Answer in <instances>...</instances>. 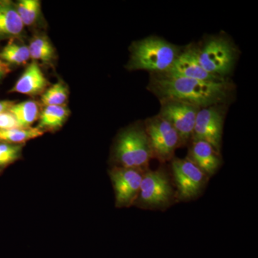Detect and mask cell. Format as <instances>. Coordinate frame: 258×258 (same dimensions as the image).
Masks as SVG:
<instances>
[{
  "mask_svg": "<svg viewBox=\"0 0 258 258\" xmlns=\"http://www.w3.org/2000/svg\"><path fill=\"white\" fill-rule=\"evenodd\" d=\"M167 76L174 77L185 78L203 81H215L225 79H219L205 71L200 64L194 47L188 48L180 52L171 69L164 73Z\"/></svg>",
  "mask_w": 258,
  "mask_h": 258,
  "instance_id": "cell-11",
  "label": "cell"
},
{
  "mask_svg": "<svg viewBox=\"0 0 258 258\" xmlns=\"http://www.w3.org/2000/svg\"><path fill=\"white\" fill-rule=\"evenodd\" d=\"M222 105L201 108L197 115L191 141L208 142L216 150H221L225 110Z\"/></svg>",
  "mask_w": 258,
  "mask_h": 258,
  "instance_id": "cell-9",
  "label": "cell"
},
{
  "mask_svg": "<svg viewBox=\"0 0 258 258\" xmlns=\"http://www.w3.org/2000/svg\"><path fill=\"white\" fill-rule=\"evenodd\" d=\"M152 158V147L144 126L132 125L118 134L113 149L114 166L146 172Z\"/></svg>",
  "mask_w": 258,
  "mask_h": 258,
  "instance_id": "cell-3",
  "label": "cell"
},
{
  "mask_svg": "<svg viewBox=\"0 0 258 258\" xmlns=\"http://www.w3.org/2000/svg\"><path fill=\"white\" fill-rule=\"evenodd\" d=\"M24 25L10 1H0V39L18 36L23 32Z\"/></svg>",
  "mask_w": 258,
  "mask_h": 258,
  "instance_id": "cell-14",
  "label": "cell"
},
{
  "mask_svg": "<svg viewBox=\"0 0 258 258\" xmlns=\"http://www.w3.org/2000/svg\"><path fill=\"white\" fill-rule=\"evenodd\" d=\"M149 88L160 100H179L203 108L227 101L232 94V84L226 79L203 81L152 74Z\"/></svg>",
  "mask_w": 258,
  "mask_h": 258,
  "instance_id": "cell-1",
  "label": "cell"
},
{
  "mask_svg": "<svg viewBox=\"0 0 258 258\" xmlns=\"http://www.w3.org/2000/svg\"><path fill=\"white\" fill-rule=\"evenodd\" d=\"M30 58L50 63L55 57V50L49 39L44 36L34 37L28 45Z\"/></svg>",
  "mask_w": 258,
  "mask_h": 258,
  "instance_id": "cell-18",
  "label": "cell"
},
{
  "mask_svg": "<svg viewBox=\"0 0 258 258\" xmlns=\"http://www.w3.org/2000/svg\"><path fill=\"white\" fill-rule=\"evenodd\" d=\"M130 51L128 70H143L152 74L167 72L181 52L176 45L154 36L134 42Z\"/></svg>",
  "mask_w": 258,
  "mask_h": 258,
  "instance_id": "cell-2",
  "label": "cell"
},
{
  "mask_svg": "<svg viewBox=\"0 0 258 258\" xmlns=\"http://www.w3.org/2000/svg\"><path fill=\"white\" fill-rule=\"evenodd\" d=\"M70 113L66 106H45L40 113L37 127L44 133L59 130L69 118Z\"/></svg>",
  "mask_w": 258,
  "mask_h": 258,
  "instance_id": "cell-15",
  "label": "cell"
},
{
  "mask_svg": "<svg viewBox=\"0 0 258 258\" xmlns=\"http://www.w3.org/2000/svg\"><path fill=\"white\" fill-rule=\"evenodd\" d=\"M15 7L24 26L33 25L41 13V4L39 0H20Z\"/></svg>",
  "mask_w": 258,
  "mask_h": 258,
  "instance_id": "cell-21",
  "label": "cell"
},
{
  "mask_svg": "<svg viewBox=\"0 0 258 258\" xmlns=\"http://www.w3.org/2000/svg\"><path fill=\"white\" fill-rule=\"evenodd\" d=\"M44 133L37 127L18 128L0 130V142L11 144H22L32 139L42 137Z\"/></svg>",
  "mask_w": 258,
  "mask_h": 258,
  "instance_id": "cell-17",
  "label": "cell"
},
{
  "mask_svg": "<svg viewBox=\"0 0 258 258\" xmlns=\"http://www.w3.org/2000/svg\"><path fill=\"white\" fill-rule=\"evenodd\" d=\"M23 145L0 142V170L13 164L22 157Z\"/></svg>",
  "mask_w": 258,
  "mask_h": 258,
  "instance_id": "cell-22",
  "label": "cell"
},
{
  "mask_svg": "<svg viewBox=\"0 0 258 258\" xmlns=\"http://www.w3.org/2000/svg\"><path fill=\"white\" fill-rule=\"evenodd\" d=\"M15 103V101H0V113L9 111L10 108Z\"/></svg>",
  "mask_w": 258,
  "mask_h": 258,
  "instance_id": "cell-25",
  "label": "cell"
},
{
  "mask_svg": "<svg viewBox=\"0 0 258 258\" xmlns=\"http://www.w3.org/2000/svg\"><path fill=\"white\" fill-rule=\"evenodd\" d=\"M12 113L18 122L19 127L30 128L40 117V105L35 101H27L15 103L10 108Z\"/></svg>",
  "mask_w": 258,
  "mask_h": 258,
  "instance_id": "cell-16",
  "label": "cell"
},
{
  "mask_svg": "<svg viewBox=\"0 0 258 258\" xmlns=\"http://www.w3.org/2000/svg\"><path fill=\"white\" fill-rule=\"evenodd\" d=\"M49 85V81L36 61L29 64L10 92L18 93L29 96L42 94Z\"/></svg>",
  "mask_w": 258,
  "mask_h": 258,
  "instance_id": "cell-13",
  "label": "cell"
},
{
  "mask_svg": "<svg viewBox=\"0 0 258 258\" xmlns=\"http://www.w3.org/2000/svg\"><path fill=\"white\" fill-rule=\"evenodd\" d=\"M10 72L9 64L0 60V81Z\"/></svg>",
  "mask_w": 258,
  "mask_h": 258,
  "instance_id": "cell-24",
  "label": "cell"
},
{
  "mask_svg": "<svg viewBox=\"0 0 258 258\" xmlns=\"http://www.w3.org/2000/svg\"><path fill=\"white\" fill-rule=\"evenodd\" d=\"M28 46L11 40L0 52V60L8 64H25L30 60Z\"/></svg>",
  "mask_w": 258,
  "mask_h": 258,
  "instance_id": "cell-19",
  "label": "cell"
},
{
  "mask_svg": "<svg viewBox=\"0 0 258 258\" xmlns=\"http://www.w3.org/2000/svg\"><path fill=\"white\" fill-rule=\"evenodd\" d=\"M144 128L154 158L162 163L171 160L176 149L181 146L179 134L174 127L159 114L148 119Z\"/></svg>",
  "mask_w": 258,
  "mask_h": 258,
  "instance_id": "cell-7",
  "label": "cell"
},
{
  "mask_svg": "<svg viewBox=\"0 0 258 258\" xmlns=\"http://www.w3.org/2000/svg\"><path fill=\"white\" fill-rule=\"evenodd\" d=\"M69 91L64 83H56L45 90L41 96L42 106H66L69 99Z\"/></svg>",
  "mask_w": 258,
  "mask_h": 258,
  "instance_id": "cell-20",
  "label": "cell"
},
{
  "mask_svg": "<svg viewBox=\"0 0 258 258\" xmlns=\"http://www.w3.org/2000/svg\"><path fill=\"white\" fill-rule=\"evenodd\" d=\"M172 179L164 168L144 174L134 205L149 210H164L176 200Z\"/></svg>",
  "mask_w": 258,
  "mask_h": 258,
  "instance_id": "cell-4",
  "label": "cell"
},
{
  "mask_svg": "<svg viewBox=\"0 0 258 258\" xmlns=\"http://www.w3.org/2000/svg\"><path fill=\"white\" fill-rule=\"evenodd\" d=\"M187 157L209 177L216 174L222 165L220 152L205 141H192Z\"/></svg>",
  "mask_w": 258,
  "mask_h": 258,
  "instance_id": "cell-12",
  "label": "cell"
},
{
  "mask_svg": "<svg viewBox=\"0 0 258 258\" xmlns=\"http://www.w3.org/2000/svg\"><path fill=\"white\" fill-rule=\"evenodd\" d=\"M18 122L9 111L0 113V130H7V129L18 128Z\"/></svg>",
  "mask_w": 258,
  "mask_h": 258,
  "instance_id": "cell-23",
  "label": "cell"
},
{
  "mask_svg": "<svg viewBox=\"0 0 258 258\" xmlns=\"http://www.w3.org/2000/svg\"><path fill=\"white\" fill-rule=\"evenodd\" d=\"M145 172L131 168L113 166L110 171L115 191V206L128 208L134 205L138 197Z\"/></svg>",
  "mask_w": 258,
  "mask_h": 258,
  "instance_id": "cell-10",
  "label": "cell"
},
{
  "mask_svg": "<svg viewBox=\"0 0 258 258\" xmlns=\"http://www.w3.org/2000/svg\"><path fill=\"white\" fill-rule=\"evenodd\" d=\"M194 50L203 69L215 77L225 79L235 66L237 53L227 37H210Z\"/></svg>",
  "mask_w": 258,
  "mask_h": 258,
  "instance_id": "cell-5",
  "label": "cell"
},
{
  "mask_svg": "<svg viewBox=\"0 0 258 258\" xmlns=\"http://www.w3.org/2000/svg\"><path fill=\"white\" fill-rule=\"evenodd\" d=\"M171 160V179L176 188V200L187 202L198 198L210 177L188 157L173 158Z\"/></svg>",
  "mask_w": 258,
  "mask_h": 258,
  "instance_id": "cell-6",
  "label": "cell"
},
{
  "mask_svg": "<svg viewBox=\"0 0 258 258\" xmlns=\"http://www.w3.org/2000/svg\"><path fill=\"white\" fill-rule=\"evenodd\" d=\"M159 115L167 120L179 134L181 146L192 137L197 115L201 108L175 99H161Z\"/></svg>",
  "mask_w": 258,
  "mask_h": 258,
  "instance_id": "cell-8",
  "label": "cell"
}]
</instances>
